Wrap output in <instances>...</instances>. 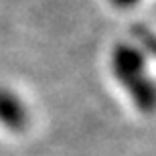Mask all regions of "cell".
Here are the masks:
<instances>
[{
  "label": "cell",
  "instance_id": "1",
  "mask_svg": "<svg viewBox=\"0 0 156 156\" xmlns=\"http://www.w3.org/2000/svg\"><path fill=\"white\" fill-rule=\"evenodd\" d=\"M27 120L29 118L23 101H18V98L10 91L0 89V124L8 130H23L27 126Z\"/></svg>",
  "mask_w": 156,
  "mask_h": 156
}]
</instances>
